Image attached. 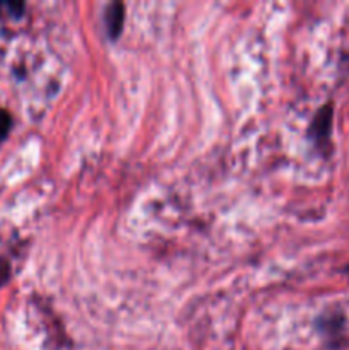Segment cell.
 Segmentation results:
<instances>
[{
    "instance_id": "cell-4",
    "label": "cell",
    "mask_w": 349,
    "mask_h": 350,
    "mask_svg": "<svg viewBox=\"0 0 349 350\" xmlns=\"http://www.w3.org/2000/svg\"><path fill=\"white\" fill-rule=\"evenodd\" d=\"M10 277V265L3 258H0V287L5 286Z\"/></svg>"
},
{
    "instance_id": "cell-2",
    "label": "cell",
    "mask_w": 349,
    "mask_h": 350,
    "mask_svg": "<svg viewBox=\"0 0 349 350\" xmlns=\"http://www.w3.org/2000/svg\"><path fill=\"white\" fill-rule=\"evenodd\" d=\"M331 116H332V111L328 106L322 108L320 111H318V115L315 116V122H313V125H311L315 139H318V140L327 139L328 130H331Z\"/></svg>"
},
{
    "instance_id": "cell-3",
    "label": "cell",
    "mask_w": 349,
    "mask_h": 350,
    "mask_svg": "<svg viewBox=\"0 0 349 350\" xmlns=\"http://www.w3.org/2000/svg\"><path fill=\"white\" fill-rule=\"evenodd\" d=\"M10 126H12V118H10L9 111L0 108V140H3L7 135H9Z\"/></svg>"
},
{
    "instance_id": "cell-1",
    "label": "cell",
    "mask_w": 349,
    "mask_h": 350,
    "mask_svg": "<svg viewBox=\"0 0 349 350\" xmlns=\"http://www.w3.org/2000/svg\"><path fill=\"white\" fill-rule=\"evenodd\" d=\"M123 24V5L115 2L108 7L106 10V26H108V33L112 38H116L122 31Z\"/></svg>"
}]
</instances>
